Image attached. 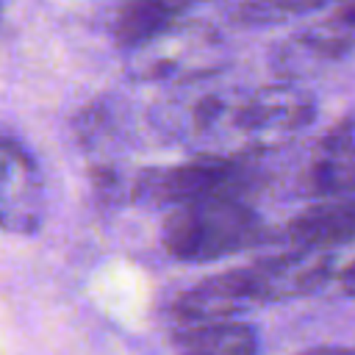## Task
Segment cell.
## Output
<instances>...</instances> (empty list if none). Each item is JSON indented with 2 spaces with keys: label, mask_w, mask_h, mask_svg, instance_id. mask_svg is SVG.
<instances>
[{
  "label": "cell",
  "mask_w": 355,
  "mask_h": 355,
  "mask_svg": "<svg viewBox=\"0 0 355 355\" xmlns=\"http://www.w3.org/2000/svg\"><path fill=\"white\" fill-rule=\"evenodd\" d=\"M266 239L261 216L239 194H219L169 208L161 222V244L178 261H216L250 250Z\"/></svg>",
  "instance_id": "cell-1"
},
{
  "label": "cell",
  "mask_w": 355,
  "mask_h": 355,
  "mask_svg": "<svg viewBox=\"0 0 355 355\" xmlns=\"http://www.w3.org/2000/svg\"><path fill=\"white\" fill-rule=\"evenodd\" d=\"M316 114L313 97L294 83H269L239 100L205 97L194 108V128L214 130L216 125L233 130L250 150H269L291 141L311 125Z\"/></svg>",
  "instance_id": "cell-2"
},
{
  "label": "cell",
  "mask_w": 355,
  "mask_h": 355,
  "mask_svg": "<svg viewBox=\"0 0 355 355\" xmlns=\"http://www.w3.org/2000/svg\"><path fill=\"white\" fill-rule=\"evenodd\" d=\"M222 61V36L197 19H178L128 50V69L136 80H194L216 72Z\"/></svg>",
  "instance_id": "cell-3"
},
{
  "label": "cell",
  "mask_w": 355,
  "mask_h": 355,
  "mask_svg": "<svg viewBox=\"0 0 355 355\" xmlns=\"http://www.w3.org/2000/svg\"><path fill=\"white\" fill-rule=\"evenodd\" d=\"M250 186V166L241 155L202 153L191 161L144 169L133 183V197L144 205L175 208L183 202L239 194L244 197Z\"/></svg>",
  "instance_id": "cell-4"
},
{
  "label": "cell",
  "mask_w": 355,
  "mask_h": 355,
  "mask_svg": "<svg viewBox=\"0 0 355 355\" xmlns=\"http://www.w3.org/2000/svg\"><path fill=\"white\" fill-rule=\"evenodd\" d=\"M44 191L33 158L8 139H0V227L28 236L42 225Z\"/></svg>",
  "instance_id": "cell-5"
},
{
  "label": "cell",
  "mask_w": 355,
  "mask_h": 355,
  "mask_svg": "<svg viewBox=\"0 0 355 355\" xmlns=\"http://www.w3.org/2000/svg\"><path fill=\"white\" fill-rule=\"evenodd\" d=\"M305 183L308 191L319 197L355 191V125L349 119L322 136L308 161Z\"/></svg>",
  "instance_id": "cell-6"
},
{
  "label": "cell",
  "mask_w": 355,
  "mask_h": 355,
  "mask_svg": "<svg viewBox=\"0 0 355 355\" xmlns=\"http://www.w3.org/2000/svg\"><path fill=\"white\" fill-rule=\"evenodd\" d=\"M355 236V191L322 197V202L297 214L286 225V239L294 247L330 250Z\"/></svg>",
  "instance_id": "cell-7"
},
{
  "label": "cell",
  "mask_w": 355,
  "mask_h": 355,
  "mask_svg": "<svg viewBox=\"0 0 355 355\" xmlns=\"http://www.w3.org/2000/svg\"><path fill=\"white\" fill-rule=\"evenodd\" d=\"M197 0H125L111 22L114 42L122 50H130L133 44L150 39L153 33L169 28L172 22L183 19V14Z\"/></svg>",
  "instance_id": "cell-8"
},
{
  "label": "cell",
  "mask_w": 355,
  "mask_h": 355,
  "mask_svg": "<svg viewBox=\"0 0 355 355\" xmlns=\"http://www.w3.org/2000/svg\"><path fill=\"white\" fill-rule=\"evenodd\" d=\"M258 336L250 324L222 319L186 324L178 333V355H255Z\"/></svg>",
  "instance_id": "cell-9"
},
{
  "label": "cell",
  "mask_w": 355,
  "mask_h": 355,
  "mask_svg": "<svg viewBox=\"0 0 355 355\" xmlns=\"http://www.w3.org/2000/svg\"><path fill=\"white\" fill-rule=\"evenodd\" d=\"M327 3L330 0H230V17L241 25H277Z\"/></svg>",
  "instance_id": "cell-10"
},
{
  "label": "cell",
  "mask_w": 355,
  "mask_h": 355,
  "mask_svg": "<svg viewBox=\"0 0 355 355\" xmlns=\"http://www.w3.org/2000/svg\"><path fill=\"white\" fill-rule=\"evenodd\" d=\"M327 261H330V272H327V283H336L344 294L355 297V236L344 244H336L327 250Z\"/></svg>",
  "instance_id": "cell-11"
},
{
  "label": "cell",
  "mask_w": 355,
  "mask_h": 355,
  "mask_svg": "<svg viewBox=\"0 0 355 355\" xmlns=\"http://www.w3.org/2000/svg\"><path fill=\"white\" fill-rule=\"evenodd\" d=\"M338 6H336V19H341L344 25H349V28H355V0H336Z\"/></svg>",
  "instance_id": "cell-12"
},
{
  "label": "cell",
  "mask_w": 355,
  "mask_h": 355,
  "mask_svg": "<svg viewBox=\"0 0 355 355\" xmlns=\"http://www.w3.org/2000/svg\"><path fill=\"white\" fill-rule=\"evenodd\" d=\"M300 355H355V347H313Z\"/></svg>",
  "instance_id": "cell-13"
},
{
  "label": "cell",
  "mask_w": 355,
  "mask_h": 355,
  "mask_svg": "<svg viewBox=\"0 0 355 355\" xmlns=\"http://www.w3.org/2000/svg\"><path fill=\"white\" fill-rule=\"evenodd\" d=\"M0 19H3V0H0Z\"/></svg>",
  "instance_id": "cell-14"
}]
</instances>
